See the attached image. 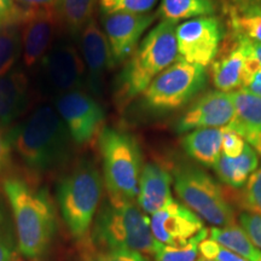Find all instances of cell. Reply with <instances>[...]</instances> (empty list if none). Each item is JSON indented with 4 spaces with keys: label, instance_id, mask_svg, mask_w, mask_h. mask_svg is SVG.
<instances>
[{
    "label": "cell",
    "instance_id": "cell-1",
    "mask_svg": "<svg viewBox=\"0 0 261 261\" xmlns=\"http://www.w3.org/2000/svg\"><path fill=\"white\" fill-rule=\"evenodd\" d=\"M9 143L19 159L34 172H50L70 156L71 136L50 104L38 107L23 122L11 129Z\"/></svg>",
    "mask_w": 261,
    "mask_h": 261
},
{
    "label": "cell",
    "instance_id": "cell-2",
    "mask_svg": "<svg viewBox=\"0 0 261 261\" xmlns=\"http://www.w3.org/2000/svg\"><path fill=\"white\" fill-rule=\"evenodd\" d=\"M3 188L11 205L19 250L27 257L41 256L56 233V211L50 196L18 178L6 179Z\"/></svg>",
    "mask_w": 261,
    "mask_h": 261
},
{
    "label": "cell",
    "instance_id": "cell-3",
    "mask_svg": "<svg viewBox=\"0 0 261 261\" xmlns=\"http://www.w3.org/2000/svg\"><path fill=\"white\" fill-rule=\"evenodd\" d=\"M177 25L163 19L136 48L116 80L114 96L117 107L122 109L140 96L159 74L177 61Z\"/></svg>",
    "mask_w": 261,
    "mask_h": 261
},
{
    "label": "cell",
    "instance_id": "cell-4",
    "mask_svg": "<svg viewBox=\"0 0 261 261\" xmlns=\"http://www.w3.org/2000/svg\"><path fill=\"white\" fill-rule=\"evenodd\" d=\"M91 238L100 250H130L146 257H154L162 246L152 236L150 218L138 204L109 197L97 212Z\"/></svg>",
    "mask_w": 261,
    "mask_h": 261
},
{
    "label": "cell",
    "instance_id": "cell-5",
    "mask_svg": "<svg viewBox=\"0 0 261 261\" xmlns=\"http://www.w3.org/2000/svg\"><path fill=\"white\" fill-rule=\"evenodd\" d=\"M98 144L108 197L116 201H135L143 168L142 150L137 139L125 130L107 127L98 136Z\"/></svg>",
    "mask_w": 261,
    "mask_h": 261
},
{
    "label": "cell",
    "instance_id": "cell-6",
    "mask_svg": "<svg viewBox=\"0 0 261 261\" xmlns=\"http://www.w3.org/2000/svg\"><path fill=\"white\" fill-rule=\"evenodd\" d=\"M102 194V175L89 160L80 161L58 182L57 202L62 218L75 238H83L90 231Z\"/></svg>",
    "mask_w": 261,
    "mask_h": 261
},
{
    "label": "cell",
    "instance_id": "cell-7",
    "mask_svg": "<svg viewBox=\"0 0 261 261\" xmlns=\"http://www.w3.org/2000/svg\"><path fill=\"white\" fill-rule=\"evenodd\" d=\"M173 185L182 204L213 227L236 224L233 207L220 184L192 162H179L172 171Z\"/></svg>",
    "mask_w": 261,
    "mask_h": 261
},
{
    "label": "cell",
    "instance_id": "cell-8",
    "mask_svg": "<svg viewBox=\"0 0 261 261\" xmlns=\"http://www.w3.org/2000/svg\"><path fill=\"white\" fill-rule=\"evenodd\" d=\"M207 81L205 68L177 58L142 93V106L154 114L177 112L203 91Z\"/></svg>",
    "mask_w": 261,
    "mask_h": 261
},
{
    "label": "cell",
    "instance_id": "cell-9",
    "mask_svg": "<svg viewBox=\"0 0 261 261\" xmlns=\"http://www.w3.org/2000/svg\"><path fill=\"white\" fill-rule=\"evenodd\" d=\"M86 69L81 54L73 42L60 40L40 61L38 85L44 97L56 98L71 91L83 90Z\"/></svg>",
    "mask_w": 261,
    "mask_h": 261
},
{
    "label": "cell",
    "instance_id": "cell-10",
    "mask_svg": "<svg viewBox=\"0 0 261 261\" xmlns=\"http://www.w3.org/2000/svg\"><path fill=\"white\" fill-rule=\"evenodd\" d=\"M225 29L217 16L188 19L177 25L178 60L207 68L220 50Z\"/></svg>",
    "mask_w": 261,
    "mask_h": 261
},
{
    "label": "cell",
    "instance_id": "cell-11",
    "mask_svg": "<svg viewBox=\"0 0 261 261\" xmlns=\"http://www.w3.org/2000/svg\"><path fill=\"white\" fill-rule=\"evenodd\" d=\"M55 106L75 144L92 142L104 128V110L91 93L71 91L56 98Z\"/></svg>",
    "mask_w": 261,
    "mask_h": 261
},
{
    "label": "cell",
    "instance_id": "cell-12",
    "mask_svg": "<svg viewBox=\"0 0 261 261\" xmlns=\"http://www.w3.org/2000/svg\"><path fill=\"white\" fill-rule=\"evenodd\" d=\"M158 18V14L115 12L103 15L102 24L109 44L113 67L128 60L136 51L139 39Z\"/></svg>",
    "mask_w": 261,
    "mask_h": 261
},
{
    "label": "cell",
    "instance_id": "cell-13",
    "mask_svg": "<svg viewBox=\"0 0 261 261\" xmlns=\"http://www.w3.org/2000/svg\"><path fill=\"white\" fill-rule=\"evenodd\" d=\"M61 17L58 10H24L21 17L22 56L24 65L34 67L54 45Z\"/></svg>",
    "mask_w": 261,
    "mask_h": 261
},
{
    "label": "cell",
    "instance_id": "cell-14",
    "mask_svg": "<svg viewBox=\"0 0 261 261\" xmlns=\"http://www.w3.org/2000/svg\"><path fill=\"white\" fill-rule=\"evenodd\" d=\"M234 115L231 94L221 91H211L198 98L175 123L177 133H188L195 129L224 128L230 125Z\"/></svg>",
    "mask_w": 261,
    "mask_h": 261
},
{
    "label": "cell",
    "instance_id": "cell-15",
    "mask_svg": "<svg viewBox=\"0 0 261 261\" xmlns=\"http://www.w3.org/2000/svg\"><path fill=\"white\" fill-rule=\"evenodd\" d=\"M152 236L161 244L187 242L205 227L203 220L174 198L150 217Z\"/></svg>",
    "mask_w": 261,
    "mask_h": 261
},
{
    "label": "cell",
    "instance_id": "cell-16",
    "mask_svg": "<svg viewBox=\"0 0 261 261\" xmlns=\"http://www.w3.org/2000/svg\"><path fill=\"white\" fill-rule=\"evenodd\" d=\"M80 48L86 69V85L93 97H99L103 91L104 75L113 64L106 34L94 19H91L80 32Z\"/></svg>",
    "mask_w": 261,
    "mask_h": 261
},
{
    "label": "cell",
    "instance_id": "cell-17",
    "mask_svg": "<svg viewBox=\"0 0 261 261\" xmlns=\"http://www.w3.org/2000/svg\"><path fill=\"white\" fill-rule=\"evenodd\" d=\"M172 173L163 166L148 162L143 166L139 178L137 204L145 214L152 215L173 200Z\"/></svg>",
    "mask_w": 261,
    "mask_h": 261
},
{
    "label": "cell",
    "instance_id": "cell-18",
    "mask_svg": "<svg viewBox=\"0 0 261 261\" xmlns=\"http://www.w3.org/2000/svg\"><path fill=\"white\" fill-rule=\"evenodd\" d=\"M29 104V81L22 69L0 76V126L9 127L23 115Z\"/></svg>",
    "mask_w": 261,
    "mask_h": 261
},
{
    "label": "cell",
    "instance_id": "cell-19",
    "mask_svg": "<svg viewBox=\"0 0 261 261\" xmlns=\"http://www.w3.org/2000/svg\"><path fill=\"white\" fill-rule=\"evenodd\" d=\"M234 37V42L223 56L212 63V80L218 91L233 92L242 87L248 39Z\"/></svg>",
    "mask_w": 261,
    "mask_h": 261
},
{
    "label": "cell",
    "instance_id": "cell-20",
    "mask_svg": "<svg viewBox=\"0 0 261 261\" xmlns=\"http://www.w3.org/2000/svg\"><path fill=\"white\" fill-rule=\"evenodd\" d=\"M234 107V115L228 128L241 135L252 145L261 135V98L246 90L230 92Z\"/></svg>",
    "mask_w": 261,
    "mask_h": 261
},
{
    "label": "cell",
    "instance_id": "cell-21",
    "mask_svg": "<svg viewBox=\"0 0 261 261\" xmlns=\"http://www.w3.org/2000/svg\"><path fill=\"white\" fill-rule=\"evenodd\" d=\"M223 128L195 129L185 133L181 138V145L185 154L192 161L213 168L221 155Z\"/></svg>",
    "mask_w": 261,
    "mask_h": 261
},
{
    "label": "cell",
    "instance_id": "cell-22",
    "mask_svg": "<svg viewBox=\"0 0 261 261\" xmlns=\"http://www.w3.org/2000/svg\"><path fill=\"white\" fill-rule=\"evenodd\" d=\"M260 156L252 145L248 144L238 158H228L221 154L213 167L221 182L232 189H242L250 175L257 169Z\"/></svg>",
    "mask_w": 261,
    "mask_h": 261
},
{
    "label": "cell",
    "instance_id": "cell-23",
    "mask_svg": "<svg viewBox=\"0 0 261 261\" xmlns=\"http://www.w3.org/2000/svg\"><path fill=\"white\" fill-rule=\"evenodd\" d=\"M211 240L219 243L221 247L243 257L248 261H261V249H259L240 225L232 224L224 227H212Z\"/></svg>",
    "mask_w": 261,
    "mask_h": 261
},
{
    "label": "cell",
    "instance_id": "cell-24",
    "mask_svg": "<svg viewBox=\"0 0 261 261\" xmlns=\"http://www.w3.org/2000/svg\"><path fill=\"white\" fill-rule=\"evenodd\" d=\"M217 4L214 0H161L159 17L178 23L180 19H192L214 16Z\"/></svg>",
    "mask_w": 261,
    "mask_h": 261
},
{
    "label": "cell",
    "instance_id": "cell-25",
    "mask_svg": "<svg viewBox=\"0 0 261 261\" xmlns=\"http://www.w3.org/2000/svg\"><path fill=\"white\" fill-rule=\"evenodd\" d=\"M21 55L22 29L18 19L0 28V76L12 69Z\"/></svg>",
    "mask_w": 261,
    "mask_h": 261
},
{
    "label": "cell",
    "instance_id": "cell-26",
    "mask_svg": "<svg viewBox=\"0 0 261 261\" xmlns=\"http://www.w3.org/2000/svg\"><path fill=\"white\" fill-rule=\"evenodd\" d=\"M97 0H60L58 15L65 27L75 34L85 28L93 16Z\"/></svg>",
    "mask_w": 261,
    "mask_h": 261
},
{
    "label": "cell",
    "instance_id": "cell-27",
    "mask_svg": "<svg viewBox=\"0 0 261 261\" xmlns=\"http://www.w3.org/2000/svg\"><path fill=\"white\" fill-rule=\"evenodd\" d=\"M226 14L233 35L261 42V9L228 10Z\"/></svg>",
    "mask_w": 261,
    "mask_h": 261
},
{
    "label": "cell",
    "instance_id": "cell-28",
    "mask_svg": "<svg viewBox=\"0 0 261 261\" xmlns=\"http://www.w3.org/2000/svg\"><path fill=\"white\" fill-rule=\"evenodd\" d=\"M210 230L204 227L187 242L178 244H162L154 256V261H197L200 256V244L208 238Z\"/></svg>",
    "mask_w": 261,
    "mask_h": 261
},
{
    "label": "cell",
    "instance_id": "cell-29",
    "mask_svg": "<svg viewBox=\"0 0 261 261\" xmlns=\"http://www.w3.org/2000/svg\"><path fill=\"white\" fill-rule=\"evenodd\" d=\"M241 89L261 98V63L254 54L253 41L250 40L247 41L246 63Z\"/></svg>",
    "mask_w": 261,
    "mask_h": 261
},
{
    "label": "cell",
    "instance_id": "cell-30",
    "mask_svg": "<svg viewBox=\"0 0 261 261\" xmlns=\"http://www.w3.org/2000/svg\"><path fill=\"white\" fill-rule=\"evenodd\" d=\"M237 201L244 212L261 213V167L248 179Z\"/></svg>",
    "mask_w": 261,
    "mask_h": 261
},
{
    "label": "cell",
    "instance_id": "cell-31",
    "mask_svg": "<svg viewBox=\"0 0 261 261\" xmlns=\"http://www.w3.org/2000/svg\"><path fill=\"white\" fill-rule=\"evenodd\" d=\"M156 2L158 0H99V5L103 15L115 12L148 14L155 6Z\"/></svg>",
    "mask_w": 261,
    "mask_h": 261
},
{
    "label": "cell",
    "instance_id": "cell-32",
    "mask_svg": "<svg viewBox=\"0 0 261 261\" xmlns=\"http://www.w3.org/2000/svg\"><path fill=\"white\" fill-rule=\"evenodd\" d=\"M200 255L207 260L212 261H248L243 257L221 247L219 243L211 238H205L200 244Z\"/></svg>",
    "mask_w": 261,
    "mask_h": 261
},
{
    "label": "cell",
    "instance_id": "cell-33",
    "mask_svg": "<svg viewBox=\"0 0 261 261\" xmlns=\"http://www.w3.org/2000/svg\"><path fill=\"white\" fill-rule=\"evenodd\" d=\"M15 253V242L9 220L0 211V261H12Z\"/></svg>",
    "mask_w": 261,
    "mask_h": 261
},
{
    "label": "cell",
    "instance_id": "cell-34",
    "mask_svg": "<svg viewBox=\"0 0 261 261\" xmlns=\"http://www.w3.org/2000/svg\"><path fill=\"white\" fill-rule=\"evenodd\" d=\"M247 142L241 135L233 129L224 127L223 128V144H221V154L228 158H238L246 148Z\"/></svg>",
    "mask_w": 261,
    "mask_h": 261
},
{
    "label": "cell",
    "instance_id": "cell-35",
    "mask_svg": "<svg viewBox=\"0 0 261 261\" xmlns=\"http://www.w3.org/2000/svg\"><path fill=\"white\" fill-rule=\"evenodd\" d=\"M241 227L246 231L253 243L261 249V213H249L243 212L240 214Z\"/></svg>",
    "mask_w": 261,
    "mask_h": 261
},
{
    "label": "cell",
    "instance_id": "cell-36",
    "mask_svg": "<svg viewBox=\"0 0 261 261\" xmlns=\"http://www.w3.org/2000/svg\"><path fill=\"white\" fill-rule=\"evenodd\" d=\"M89 261H148V257L130 250H99Z\"/></svg>",
    "mask_w": 261,
    "mask_h": 261
},
{
    "label": "cell",
    "instance_id": "cell-37",
    "mask_svg": "<svg viewBox=\"0 0 261 261\" xmlns=\"http://www.w3.org/2000/svg\"><path fill=\"white\" fill-rule=\"evenodd\" d=\"M22 11L15 0H0V28L21 19Z\"/></svg>",
    "mask_w": 261,
    "mask_h": 261
},
{
    "label": "cell",
    "instance_id": "cell-38",
    "mask_svg": "<svg viewBox=\"0 0 261 261\" xmlns=\"http://www.w3.org/2000/svg\"><path fill=\"white\" fill-rule=\"evenodd\" d=\"M19 8L24 10H57L60 0H15Z\"/></svg>",
    "mask_w": 261,
    "mask_h": 261
},
{
    "label": "cell",
    "instance_id": "cell-39",
    "mask_svg": "<svg viewBox=\"0 0 261 261\" xmlns=\"http://www.w3.org/2000/svg\"><path fill=\"white\" fill-rule=\"evenodd\" d=\"M10 150H11V145H10L8 137L4 136V133L0 130V172L8 165Z\"/></svg>",
    "mask_w": 261,
    "mask_h": 261
},
{
    "label": "cell",
    "instance_id": "cell-40",
    "mask_svg": "<svg viewBox=\"0 0 261 261\" xmlns=\"http://www.w3.org/2000/svg\"><path fill=\"white\" fill-rule=\"evenodd\" d=\"M225 11L228 10H246L252 8L254 0H223Z\"/></svg>",
    "mask_w": 261,
    "mask_h": 261
},
{
    "label": "cell",
    "instance_id": "cell-41",
    "mask_svg": "<svg viewBox=\"0 0 261 261\" xmlns=\"http://www.w3.org/2000/svg\"><path fill=\"white\" fill-rule=\"evenodd\" d=\"M253 48H254V54H255L257 60H259L260 63H261V42H254L253 41Z\"/></svg>",
    "mask_w": 261,
    "mask_h": 261
},
{
    "label": "cell",
    "instance_id": "cell-42",
    "mask_svg": "<svg viewBox=\"0 0 261 261\" xmlns=\"http://www.w3.org/2000/svg\"><path fill=\"white\" fill-rule=\"evenodd\" d=\"M252 146L256 150V152H257V154H259V156L261 158V135L259 136V138H257L255 142L253 143Z\"/></svg>",
    "mask_w": 261,
    "mask_h": 261
},
{
    "label": "cell",
    "instance_id": "cell-43",
    "mask_svg": "<svg viewBox=\"0 0 261 261\" xmlns=\"http://www.w3.org/2000/svg\"><path fill=\"white\" fill-rule=\"evenodd\" d=\"M252 8H257V9H261V0H254V4ZM249 8V9H252Z\"/></svg>",
    "mask_w": 261,
    "mask_h": 261
},
{
    "label": "cell",
    "instance_id": "cell-44",
    "mask_svg": "<svg viewBox=\"0 0 261 261\" xmlns=\"http://www.w3.org/2000/svg\"><path fill=\"white\" fill-rule=\"evenodd\" d=\"M197 261H212V260H207V259H204V257H202V256H200L197 259Z\"/></svg>",
    "mask_w": 261,
    "mask_h": 261
}]
</instances>
